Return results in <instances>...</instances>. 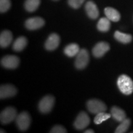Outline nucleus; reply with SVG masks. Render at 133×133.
<instances>
[{
    "mask_svg": "<svg viewBox=\"0 0 133 133\" xmlns=\"http://www.w3.org/2000/svg\"><path fill=\"white\" fill-rule=\"evenodd\" d=\"M84 133H94V131L92 130V129H88V130L84 131Z\"/></svg>",
    "mask_w": 133,
    "mask_h": 133,
    "instance_id": "obj_27",
    "label": "nucleus"
},
{
    "mask_svg": "<svg viewBox=\"0 0 133 133\" xmlns=\"http://www.w3.org/2000/svg\"><path fill=\"white\" fill-rule=\"evenodd\" d=\"M59 36L56 33H52L50 35L45 43V48L48 51H54L57 49L60 44Z\"/></svg>",
    "mask_w": 133,
    "mask_h": 133,
    "instance_id": "obj_12",
    "label": "nucleus"
},
{
    "mask_svg": "<svg viewBox=\"0 0 133 133\" xmlns=\"http://www.w3.org/2000/svg\"><path fill=\"white\" fill-rule=\"evenodd\" d=\"M89 61V55L88 51L85 49H80L76 55L75 66L78 69H83L88 65Z\"/></svg>",
    "mask_w": 133,
    "mask_h": 133,
    "instance_id": "obj_6",
    "label": "nucleus"
},
{
    "mask_svg": "<svg viewBox=\"0 0 133 133\" xmlns=\"http://www.w3.org/2000/svg\"><path fill=\"white\" fill-rule=\"evenodd\" d=\"M85 0H68L69 6L74 9H78Z\"/></svg>",
    "mask_w": 133,
    "mask_h": 133,
    "instance_id": "obj_25",
    "label": "nucleus"
},
{
    "mask_svg": "<svg viewBox=\"0 0 133 133\" xmlns=\"http://www.w3.org/2000/svg\"><path fill=\"white\" fill-rule=\"evenodd\" d=\"M44 22L43 18L39 17H31L27 19L25 21V27L28 30H35L41 29L44 26Z\"/></svg>",
    "mask_w": 133,
    "mask_h": 133,
    "instance_id": "obj_9",
    "label": "nucleus"
},
{
    "mask_svg": "<svg viewBox=\"0 0 133 133\" xmlns=\"http://www.w3.org/2000/svg\"><path fill=\"white\" fill-rule=\"evenodd\" d=\"M51 133H66L67 132L66 129L62 126L56 125L54 126L51 130L50 131Z\"/></svg>",
    "mask_w": 133,
    "mask_h": 133,
    "instance_id": "obj_26",
    "label": "nucleus"
},
{
    "mask_svg": "<svg viewBox=\"0 0 133 133\" xmlns=\"http://www.w3.org/2000/svg\"><path fill=\"white\" fill-rule=\"evenodd\" d=\"M55 99L52 96L48 95L44 96L38 104V109L42 114H48L52 110L54 105Z\"/></svg>",
    "mask_w": 133,
    "mask_h": 133,
    "instance_id": "obj_5",
    "label": "nucleus"
},
{
    "mask_svg": "<svg viewBox=\"0 0 133 133\" xmlns=\"http://www.w3.org/2000/svg\"><path fill=\"white\" fill-rule=\"evenodd\" d=\"M16 121L17 126L19 130L25 131L29 129L31 124V117L29 114L26 112H22L17 115Z\"/></svg>",
    "mask_w": 133,
    "mask_h": 133,
    "instance_id": "obj_3",
    "label": "nucleus"
},
{
    "mask_svg": "<svg viewBox=\"0 0 133 133\" xmlns=\"http://www.w3.org/2000/svg\"><path fill=\"white\" fill-rule=\"evenodd\" d=\"M110 21L107 17H102L98 21L97 28L101 32H107L110 29Z\"/></svg>",
    "mask_w": 133,
    "mask_h": 133,
    "instance_id": "obj_19",
    "label": "nucleus"
},
{
    "mask_svg": "<svg viewBox=\"0 0 133 133\" xmlns=\"http://www.w3.org/2000/svg\"><path fill=\"white\" fill-rule=\"evenodd\" d=\"M110 114L112 117L118 122H121L126 118V113L123 110L116 106H114L111 109Z\"/></svg>",
    "mask_w": 133,
    "mask_h": 133,
    "instance_id": "obj_16",
    "label": "nucleus"
},
{
    "mask_svg": "<svg viewBox=\"0 0 133 133\" xmlns=\"http://www.w3.org/2000/svg\"><path fill=\"white\" fill-rule=\"evenodd\" d=\"M0 132H1V133H2V132H5V131L2 130V129H1V131H0Z\"/></svg>",
    "mask_w": 133,
    "mask_h": 133,
    "instance_id": "obj_28",
    "label": "nucleus"
},
{
    "mask_svg": "<svg viewBox=\"0 0 133 133\" xmlns=\"http://www.w3.org/2000/svg\"><path fill=\"white\" fill-rule=\"evenodd\" d=\"M90 121V118L86 112H81L75 121L74 127L77 130H83L89 125Z\"/></svg>",
    "mask_w": 133,
    "mask_h": 133,
    "instance_id": "obj_7",
    "label": "nucleus"
},
{
    "mask_svg": "<svg viewBox=\"0 0 133 133\" xmlns=\"http://www.w3.org/2000/svg\"><path fill=\"white\" fill-rule=\"evenodd\" d=\"M41 0H26L25 2V9L29 12L35 11L40 4Z\"/></svg>",
    "mask_w": 133,
    "mask_h": 133,
    "instance_id": "obj_21",
    "label": "nucleus"
},
{
    "mask_svg": "<svg viewBox=\"0 0 133 133\" xmlns=\"http://www.w3.org/2000/svg\"><path fill=\"white\" fill-rule=\"evenodd\" d=\"M85 10L89 18L96 19L99 16V11L97 5L92 1H88L85 4Z\"/></svg>",
    "mask_w": 133,
    "mask_h": 133,
    "instance_id": "obj_13",
    "label": "nucleus"
},
{
    "mask_svg": "<svg viewBox=\"0 0 133 133\" xmlns=\"http://www.w3.org/2000/svg\"><path fill=\"white\" fill-rule=\"evenodd\" d=\"M54 1H57V0H54Z\"/></svg>",
    "mask_w": 133,
    "mask_h": 133,
    "instance_id": "obj_29",
    "label": "nucleus"
},
{
    "mask_svg": "<svg viewBox=\"0 0 133 133\" xmlns=\"http://www.w3.org/2000/svg\"><path fill=\"white\" fill-rule=\"evenodd\" d=\"M111 116H112L111 114H107L105 112H100L99 114H96V116L94 119V122L96 124H100L109 119V118H110Z\"/></svg>",
    "mask_w": 133,
    "mask_h": 133,
    "instance_id": "obj_23",
    "label": "nucleus"
},
{
    "mask_svg": "<svg viewBox=\"0 0 133 133\" xmlns=\"http://www.w3.org/2000/svg\"><path fill=\"white\" fill-rule=\"evenodd\" d=\"M11 3L10 0H0V12H6L11 8Z\"/></svg>",
    "mask_w": 133,
    "mask_h": 133,
    "instance_id": "obj_24",
    "label": "nucleus"
},
{
    "mask_svg": "<svg viewBox=\"0 0 133 133\" xmlns=\"http://www.w3.org/2000/svg\"><path fill=\"white\" fill-rule=\"evenodd\" d=\"M114 37L119 42L124 43V44L129 43L132 39V37L131 35L126 34V33H122L119 31H116L115 32Z\"/></svg>",
    "mask_w": 133,
    "mask_h": 133,
    "instance_id": "obj_20",
    "label": "nucleus"
},
{
    "mask_svg": "<svg viewBox=\"0 0 133 133\" xmlns=\"http://www.w3.org/2000/svg\"><path fill=\"white\" fill-rule=\"evenodd\" d=\"M131 124V119L126 118L123 121H121L119 125L116 129L115 132V133H124L126 132L129 129Z\"/></svg>",
    "mask_w": 133,
    "mask_h": 133,
    "instance_id": "obj_22",
    "label": "nucleus"
},
{
    "mask_svg": "<svg viewBox=\"0 0 133 133\" xmlns=\"http://www.w3.org/2000/svg\"><path fill=\"white\" fill-rule=\"evenodd\" d=\"M17 116V112L14 107H6L1 112L0 121L3 124H9L16 119Z\"/></svg>",
    "mask_w": 133,
    "mask_h": 133,
    "instance_id": "obj_2",
    "label": "nucleus"
},
{
    "mask_svg": "<svg viewBox=\"0 0 133 133\" xmlns=\"http://www.w3.org/2000/svg\"></svg>",
    "mask_w": 133,
    "mask_h": 133,
    "instance_id": "obj_30",
    "label": "nucleus"
},
{
    "mask_svg": "<svg viewBox=\"0 0 133 133\" xmlns=\"http://www.w3.org/2000/svg\"><path fill=\"white\" fill-rule=\"evenodd\" d=\"M19 58L14 55H8L4 56L1 61L2 66L9 69H16L19 66Z\"/></svg>",
    "mask_w": 133,
    "mask_h": 133,
    "instance_id": "obj_8",
    "label": "nucleus"
},
{
    "mask_svg": "<svg viewBox=\"0 0 133 133\" xmlns=\"http://www.w3.org/2000/svg\"><path fill=\"white\" fill-rule=\"evenodd\" d=\"M87 109L89 112L93 114H97L100 112H105L107 110V105L102 101L98 99H91L88 101Z\"/></svg>",
    "mask_w": 133,
    "mask_h": 133,
    "instance_id": "obj_4",
    "label": "nucleus"
},
{
    "mask_svg": "<svg viewBox=\"0 0 133 133\" xmlns=\"http://www.w3.org/2000/svg\"><path fill=\"white\" fill-rule=\"evenodd\" d=\"M105 15L110 21L116 22H118L121 18L120 14L117 10L111 7H107L104 9Z\"/></svg>",
    "mask_w": 133,
    "mask_h": 133,
    "instance_id": "obj_15",
    "label": "nucleus"
},
{
    "mask_svg": "<svg viewBox=\"0 0 133 133\" xmlns=\"http://www.w3.org/2000/svg\"><path fill=\"white\" fill-rule=\"evenodd\" d=\"M17 93V90L12 84H4L0 87V98L1 99L14 97Z\"/></svg>",
    "mask_w": 133,
    "mask_h": 133,
    "instance_id": "obj_10",
    "label": "nucleus"
},
{
    "mask_svg": "<svg viewBox=\"0 0 133 133\" xmlns=\"http://www.w3.org/2000/svg\"><path fill=\"white\" fill-rule=\"evenodd\" d=\"M79 51H80L79 47L77 44L71 43V44H69L65 48L64 53L68 57H74V56H76V55L78 54Z\"/></svg>",
    "mask_w": 133,
    "mask_h": 133,
    "instance_id": "obj_18",
    "label": "nucleus"
},
{
    "mask_svg": "<svg viewBox=\"0 0 133 133\" xmlns=\"http://www.w3.org/2000/svg\"><path fill=\"white\" fill-rule=\"evenodd\" d=\"M12 33L9 30H4L0 35V46L1 48H7L12 43Z\"/></svg>",
    "mask_w": 133,
    "mask_h": 133,
    "instance_id": "obj_14",
    "label": "nucleus"
},
{
    "mask_svg": "<svg viewBox=\"0 0 133 133\" xmlns=\"http://www.w3.org/2000/svg\"><path fill=\"white\" fill-rule=\"evenodd\" d=\"M110 49V45L107 43L99 42L96 44L92 49V54L95 57L100 58L104 56Z\"/></svg>",
    "mask_w": 133,
    "mask_h": 133,
    "instance_id": "obj_11",
    "label": "nucleus"
},
{
    "mask_svg": "<svg viewBox=\"0 0 133 133\" xmlns=\"http://www.w3.org/2000/svg\"><path fill=\"white\" fill-rule=\"evenodd\" d=\"M27 39L25 36H19L12 44V49L17 52H21L27 45Z\"/></svg>",
    "mask_w": 133,
    "mask_h": 133,
    "instance_id": "obj_17",
    "label": "nucleus"
},
{
    "mask_svg": "<svg viewBox=\"0 0 133 133\" xmlns=\"http://www.w3.org/2000/svg\"><path fill=\"white\" fill-rule=\"evenodd\" d=\"M117 85L119 91L125 95H130L133 92V81L129 76L121 75L117 80Z\"/></svg>",
    "mask_w": 133,
    "mask_h": 133,
    "instance_id": "obj_1",
    "label": "nucleus"
}]
</instances>
